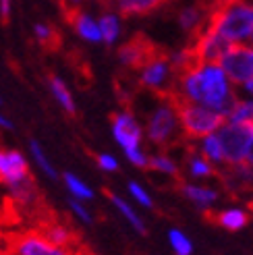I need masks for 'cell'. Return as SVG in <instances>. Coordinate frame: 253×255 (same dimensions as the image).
I'll return each instance as SVG.
<instances>
[{
  "label": "cell",
  "mask_w": 253,
  "mask_h": 255,
  "mask_svg": "<svg viewBox=\"0 0 253 255\" xmlns=\"http://www.w3.org/2000/svg\"><path fill=\"white\" fill-rule=\"evenodd\" d=\"M48 83L52 87V92L56 96V100L60 102V106L65 108V112H69L71 117H77V110H75V104H73V98H71V92L67 89V85L62 83L54 73H48Z\"/></svg>",
  "instance_id": "14"
},
{
  "label": "cell",
  "mask_w": 253,
  "mask_h": 255,
  "mask_svg": "<svg viewBox=\"0 0 253 255\" xmlns=\"http://www.w3.org/2000/svg\"><path fill=\"white\" fill-rule=\"evenodd\" d=\"M35 40H37V46H40L46 54L58 52V50H62V44H65L60 29L52 23L35 25Z\"/></svg>",
  "instance_id": "10"
},
{
  "label": "cell",
  "mask_w": 253,
  "mask_h": 255,
  "mask_svg": "<svg viewBox=\"0 0 253 255\" xmlns=\"http://www.w3.org/2000/svg\"><path fill=\"white\" fill-rule=\"evenodd\" d=\"M0 125H2V127H10V123L6 119H2V117H0Z\"/></svg>",
  "instance_id": "32"
},
{
  "label": "cell",
  "mask_w": 253,
  "mask_h": 255,
  "mask_svg": "<svg viewBox=\"0 0 253 255\" xmlns=\"http://www.w3.org/2000/svg\"><path fill=\"white\" fill-rule=\"evenodd\" d=\"M71 208H73L75 212H77V214H79V218H81L83 222H92V216H90V214H87V210H85L83 206H79V203H77V201H71Z\"/></svg>",
  "instance_id": "29"
},
{
  "label": "cell",
  "mask_w": 253,
  "mask_h": 255,
  "mask_svg": "<svg viewBox=\"0 0 253 255\" xmlns=\"http://www.w3.org/2000/svg\"><path fill=\"white\" fill-rule=\"evenodd\" d=\"M129 191L133 193V197H135L139 203H141V206H145V208H151V206H154V203H151V199H149V195H147L145 191L139 187L137 183H129Z\"/></svg>",
  "instance_id": "25"
},
{
  "label": "cell",
  "mask_w": 253,
  "mask_h": 255,
  "mask_svg": "<svg viewBox=\"0 0 253 255\" xmlns=\"http://www.w3.org/2000/svg\"><path fill=\"white\" fill-rule=\"evenodd\" d=\"M204 218L212 224H216L220 228H226V231L231 233H237L241 231V228H245L249 224V214L245 210H222V212H204Z\"/></svg>",
  "instance_id": "9"
},
{
  "label": "cell",
  "mask_w": 253,
  "mask_h": 255,
  "mask_svg": "<svg viewBox=\"0 0 253 255\" xmlns=\"http://www.w3.org/2000/svg\"><path fill=\"white\" fill-rule=\"evenodd\" d=\"M204 156L214 162V164H222L224 162V154H222V145L218 141L216 135H208L204 137Z\"/></svg>",
  "instance_id": "18"
},
{
  "label": "cell",
  "mask_w": 253,
  "mask_h": 255,
  "mask_svg": "<svg viewBox=\"0 0 253 255\" xmlns=\"http://www.w3.org/2000/svg\"><path fill=\"white\" fill-rule=\"evenodd\" d=\"M224 71L218 69L216 65H206L199 71L187 75L185 79L174 83L181 92L193 102H199L206 108L222 114L224 119H229L233 110L239 104V98L226 83Z\"/></svg>",
  "instance_id": "1"
},
{
  "label": "cell",
  "mask_w": 253,
  "mask_h": 255,
  "mask_svg": "<svg viewBox=\"0 0 253 255\" xmlns=\"http://www.w3.org/2000/svg\"><path fill=\"white\" fill-rule=\"evenodd\" d=\"M179 191L189 197L191 201H195L197 206H210L218 199V193L214 189H208V187H197V185H187V183H179Z\"/></svg>",
  "instance_id": "12"
},
{
  "label": "cell",
  "mask_w": 253,
  "mask_h": 255,
  "mask_svg": "<svg viewBox=\"0 0 253 255\" xmlns=\"http://www.w3.org/2000/svg\"><path fill=\"white\" fill-rule=\"evenodd\" d=\"M31 151H33V156H35V160H37V164L44 168V172L46 174H50L52 178H56V170L52 168V164H50L48 160H46V156H44V151H42V147L37 145L35 141H31Z\"/></svg>",
  "instance_id": "23"
},
{
  "label": "cell",
  "mask_w": 253,
  "mask_h": 255,
  "mask_svg": "<svg viewBox=\"0 0 253 255\" xmlns=\"http://www.w3.org/2000/svg\"><path fill=\"white\" fill-rule=\"evenodd\" d=\"M170 54L166 48H162L160 44H156L154 40H149L145 33H135L129 42H125L119 48V58L121 62L131 69V71H143L145 67H149L154 60Z\"/></svg>",
  "instance_id": "4"
},
{
  "label": "cell",
  "mask_w": 253,
  "mask_h": 255,
  "mask_svg": "<svg viewBox=\"0 0 253 255\" xmlns=\"http://www.w3.org/2000/svg\"><path fill=\"white\" fill-rule=\"evenodd\" d=\"M126 158H129L135 166H139V168H147V160L149 158H145L141 151H139V147L137 149H126Z\"/></svg>",
  "instance_id": "26"
},
{
  "label": "cell",
  "mask_w": 253,
  "mask_h": 255,
  "mask_svg": "<svg viewBox=\"0 0 253 255\" xmlns=\"http://www.w3.org/2000/svg\"><path fill=\"white\" fill-rule=\"evenodd\" d=\"M220 67L231 81L247 83L249 79H253V48L233 44L231 50L220 60Z\"/></svg>",
  "instance_id": "6"
},
{
  "label": "cell",
  "mask_w": 253,
  "mask_h": 255,
  "mask_svg": "<svg viewBox=\"0 0 253 255\" xmlns=\"http://www.w3.org/2000/svg\"><path fill=\"white\" fill-rule=\"evenodd\" d=\"M65 183H67V187L71 189V193H75L77 197L92 199V191H90V187H85L77 176H73V174H65Z\"/></svg>",
  "instance_id": "22"
},
{
  "label": "cell",
  "mask_w": 253,
  "mask_h": 255,
  "mask_svg": "<svg viewBox=\"0 0 253 255\" xmlns=\"http://www.w3.org/2000/svg\"><path fill=\"white\" fill-rule=\"evenodd\" d=\"M218 141L222 145V154L226 164H243L253 141V121L243 123H226L218 129Z\"/></svg>",
  "instance_id": "3"
},
{
  "label": "cell",
  "mask_w": 253,
  "mask_h": 255,
  "mask_svg": "<svg viewBox=\"0 0 253 255\" xmlns=\"http://www.w3.org/2000/svg\"><path fill=\"white\" fill-rule=\"evenodd\" d=\"M147 168L166 172V174L174 176L176 181H181V172H179V168H176V164H174L170 158H166V156H151V158L147 160Z\"/></svg>",
  "instance_id": "17"
},
{
  "label": "cell",
  "mask_w": 253,
  "mask_h": 255,
  "mask_svg": "<svg viewBox=\"0 0 253 255\" xmlns=\"http://www.w3.org/2000/svg\"><path fill=\"white\" fill-rule=\"evenodd\" d=\"M29 174L31 172H29L27 162H25V158L19 154V151L0 149V183L4 187L15 185Z\"/></svg>",
  "instance_id": "8"
},
{
  "label": "cell",
  "mask_w": 253,
  "mask_h": 255,
  "mask_svg": "<svg viewBox=\"0 0 253 255\" xmlns=\"http://www.w3.org/2000/svg\"><path fill=\"white\" fill-rule=\"evenodd\" d=\"M147 137L149 141L162 147V149H170L174 145H179L183 141V127L179 123V117L170 104L162 102V106H158L147 119Z\"/></svg>",
  "instance_id": "2"
},
{
  "label": "cell",
  "mask_w": 253,
  "mask_h": 255,
  "mask_svg": "<svg viewBox=\"0 0 253 255\" xmlns=\"http://www.w3.org/2000/svg\"><path fill=\"white\" fill-rule=\"evenodd\" d=\"M0 255H15V247H12L10 231H4L0 226Z\"/></svg>",
  "instance_id": "24"
},
{
  "label": "cell",
  "mask_w": 253,
  "mask_h": 255,
  "mask_svg": "<svg viewBox=\"0 0 253 255\" xmlns=\"http://www.w3.org/2000/svg\"><path fill=\"white\" fill-rule=\"evenodd\" d=\"M100 31H102V40L106 44L115 42L117 35H119V21H117V17H112V15L102 17V21H100Z\"/></svg>",
  "instance_id": "20"
},
{
  "label": "cell",
  "mask_w": 253,
  "mask_h": 255,
  "mask_svg": "<svg viewBox=\"0 0 253 255\" xmlns=\"http://www.w3.org/2000/svg\"><path fill=\"white\" fill-rule=\"evenodd\" d=\"M0 21H2V25H8V21H10V0H0Z\"/></svg>",
  "instance_id": "28"
},
{
  "label": "cell",
  "mask_w": 253,
  "mask_h": 255,
  "mask_svg": "<svg viewBox=\"0 0 253 255\" xmlns=\"http://www.w3.org/2000/svg\"><path fill=\"white\" fill-rule=\"evenodd\" d=\"M247 162L253 166V141H251V147H249V154H247Z\"/></svg>",
  "instance_id": "30"
},
{
  "label": "cell",
  "mask_w": 253,
  "mask_h": 255,
  "mask_svg": "<svg viewBox=\"0 0 253 255\" xmlns=\"http://www.w3.org/2000/svg\"><path fill=\"white\" fill-rule=\"evenodd\" d=\"M110 123H112V131H115L117 141L126 149H137L139 141H141V129L131 117V112H123V114H110Z\"/></svg>",
  "instance_id": "7"
},
{
  "label": "cell",
  "mask_w": 253,
  "mask_h": 255,
  "mask_svg": "<svg viewBox=\"0 0 253 255\" xmlns=\"http://www.w3.org/2000/svg\"><path fill=\"white\" fill-rule=\"evenodd\" d=\"M249 37H251V40H253V33H251V35H249Z\"/></svg>",
  "instance_id": "34"
},
{
  "label": "cell",
  "mask_w": 253,
  "mask_h": 255,
  "mask_svg": "<svg viewBox=\"0 0 253 255\" xmlns=\"http://www.w3.org/2000/svg\"><path fill=\"white\" fill-rule=\"evenodd\" d=\"M15 255H71V251L54 245L35 228H15L10 231Z\"/></svg>",
  "instance_id": "5"
},
{
  "label": "cell",
  "mask_w": 253,
  "mask_h": 255,
  "mask_svg": "<svg viewBox=\"0 0 253 255\" xmlns=\"http://www.w3.org/2000/svg\"><path fill=\"white\" fill-rule=\"evenodd\" d=\"M96 162H98V166L100 168H104V170H117L119 168V162L115 158H110V156H96Z\"/></svg>",
  "instance_id": "27"
},
{
  "label": "cell",
  "mask_w": 253,
  "mask_h": 255,
  "mask_svg": "<svg viewBox=\"0 0 253 255\" xmlns=\"http://www.w3.org/2000/svg\"><path fill=\"white\" fill-rule=\"evenodd\" d=\"M168 241H170V245H172L176 255H191L193 253L191 241H189L181 231H170L168 233Z\"/></svg>",
  "instance_id": "19"
},
{
  "label": "cell",
  "mask_w": 253,
  "mask_h": 255,
  "mask_svg": "<svg viewBox=\"0 0 253 255\" xmlns=\"http://www.w3.org/2000/svg\"><path fill=\"white\" fill-rule=\"evenodd\" d=\"M247 208H249V210H251V212H253V199H251V201H249V203H247Z\"/></svg>",
  "instance_id": "33"
},
{
  "label": "cell",
  "mask_w": 253,
  "mask_h": 255,
  "mask_svg": "<svg viewBox=\"0 0 253 255\" xmlns=\"http://www.w3.org/2000/svg\"><path fill=\"white\" fill-rule=\"evenodd\" d=\"M245 89H247V92H249V94L253 96V79H249V81L245 83Z\"/></svg>",
  "instance_id": "31"
},
{
  "label": "cell",
  "mask_w": 253,
  "mask_h": 255,
  "mask_svg": "<svg viewBox=\"0 0 253 255\" xmlns=\"http://www.w3.org/2000/svg\"><path fill=\"white\" fill-rule=\"evenodd\" d=\"M69 65L73 67L75 75H77V79L81 83V87H90L92 83V71H90V62L83 58V54L79 50H73L69 54Z\"/></svg>",
  "instance_id": "15"
},
{
  "label": "cell",
  "mask_w": 253,
  "mask_h": 255,
  "mask_svg": "<svg viewBox=\"0 0 253 255\" xmlns=\"http://www.w3.org/2000/svg\"><path fill=\"white\" fill-rule=\"evenodd\" d=\"M189 156H187V164H189V170H191L193 176H199V178H206V176H218L220 170H216L210 164V160L201 154L197 156L195 154V147H189Z\"/></svg>",
  "instance_id": "13"
},
{
  "label": "cell",
  "mask_w": 253,
  "mask_h": 255,
  "mask_svg": "<svg viewBox=\"0 0 253 255\" xmlns=\"http://www.w3.org/2000/svg\"><path fill=\"white\" fill-rule=\"evenodd\" d=\"M104 195H106V197H108V199H110V201L115 203V206L121 210V214H123L125 218H126V220H129V222L133 224V228H135L137 233H141V235H145V233H147V231H145V224L141 222V218H139V216H137V214H135V212H133L129 206H126V203H125L121 197H117V195L112 193L110 189H104Z\"/></svg>",
  "instance_id": "16"
},
{
  "label": "cell",
  "mask_w": 253,
  "mask_h": 255,
  "mask_svg": "<svg viewBox=\"0 0 253 255\" xmlns=\"http://www.w3.org/2000/svg\"><path fill=\"white\" fill-rule=\"evenodd\" d=\"M166 0H117L121 17H145L158 10Z\"/></svg>",
  "instance_id": "11"
},
{
  "label": "cell",
  "mask_w": 253,
  "mask_h": 255,
  "mask_svg": "<svg viewBox=\"0 0 253 255\" xmlns=\"http://www.w3.org/2000/svg\"><path fill=\"white\" fill-rule=\"evenodd\" d=\"M231 123H243V121H253V102H243L239 100L237 108L233 110V114L229 117Z\"/></svg>",
  "instance_id": "21"
}]
</instances>
